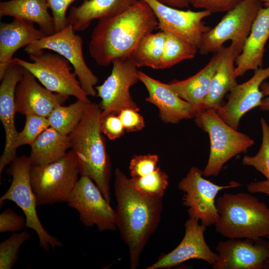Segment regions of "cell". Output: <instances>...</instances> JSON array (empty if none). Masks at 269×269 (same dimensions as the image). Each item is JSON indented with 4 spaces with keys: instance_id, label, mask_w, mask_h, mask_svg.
Instances as JSON below:
<instances>
[{
    "instance_id": "cell-1",
    "label": "cell",
    "mask_w": 269,
    "mask_h": 269,
    "mask_svg": "<svg viewBox=\"0 0 269 269\" xmlns=\"http://www.w3.org/2000/svg\"><path fill=\"white\" fill-rule=\"evenodd\" d=\"M114 174L117 227L129 249L130 269H135L142 252L160 222L163 198L150 197L138 191L119 168L115 169Z\"/></svg>"
},
{
    "instance_id": "cell-2",
    "label": "cell",
    "mask_w": 269,
    "mask_h": 269,
    "mask_svg": "<svg viewBox=\"0 0 269 269\" xmlns=\"http://www.w3.org/2000/svg\"><path fill=\"white\" fill-rule=\"evenodd\" d=\"M158 26L149 5L137 0L123 12L99 20L91 35L90 54L97 64L107 67L116 59L130 57L142 38Z\"/></svg>"
},
{
    "instance_id": "cell-3",
    "label": "cell",
    "mask_w": 269,
    "mask_h": 269,
    "mask_svg": "<svg viewBox=\"0 0 269 269\" xmlns=\"http://www.w3.org/2000/svg\"><path fill=\"white\" fill-rule=\"evenodd\" d=\"M101 113L99 105L89 103L80 123L68 136L80 176L90 178L110 203L111 164L100 128Z\"/></svg>"
},
{
    "instance_id": "cell-4",
    "label": "cell",
    "mask_w": 269,
    "mask_h": 269,
    "mask_svg": "<svg viewBox=\"0 0 269 269\" xmlns=\"http://www.w3.org/2000/svg\"><path fill=\"white\" fill-rule=\"evenodd\" d=\"M215 231L228 239L269 237V207L245 192L224 193L216 200Z\"/></svg>"
},
{
    "instance_id": "cell-5",
    "label": "cell",
    "mask_w": 269,
    "mask_h": 269,
    "mask_svg": "<svg viewBox=\"0 0 269 269\" xmlns=\"http://www.w3.org/2000/svg\"><path fill=\"white\" fill-rule=\"evenodd\" d=\"M197 126L210 139V153L204 176H216L230 159L247 151L254 141L226 124L213 109H204L194 118Z\"/></svg>"
},
{
    "instance_id": "cell-6",
    "label": "cell",
    "mask_w": 269,
    "mask_h": 269,
    "mask_svg": "<svg viewBox=\"0 0 269 269\" xmlns=\"http://www.w3.org/2000/svg\"><path fill=\"white\" fill-rule=\"evenodd\" d=\"M80 177L76 156L71 149L53 162L31 165L30 179L37 206L67 202Z\"/></svg>"
},
{
    "instance_id": "cell-7",
    "label": "cell",
    "mask_w": 269,
    "mask_h": 269,
    "mask_svg": "<svg viewBox=\"0 0 269 269\" xmlns=\"http://www.w3.org/2000/svg\"><path fill=\"white\" fill-rule=\"evenodd\" d=\"M31 62L18 57L12 61L30 72L48 90L67 99L73 96L90 103L77 76L72 72V66L61 55L38 50L28 54Z\"/></svg>"
},
{
    "instance_id": "cell-8",
    "label": "cell",
    "mask_w": 269,
    "mask_h": 269,
    "mask_svg": "<svg viewBox=\"0 0 269 269\" xmlns=\"http://www.w3.org/2000/svg\"><path fill=\"white\" fill-rule=\"evenodd\" d=\"M10 163L6 172L12 177V181L7 191L0 197V204L6 200L11 201L22 210L26 227L36 232L40 246L44 251L61 247L62 243L47 232L37 213L36 198L30 179L31 162L29 156H16Z\"/></svg>"
},
{
    "instance_id": "cell-9",
    "label": "cell",
    "mask_w": 269,
    "mask_h": 269,
    "mask_svg": "<svg viewBox=\"0 0 269 269\" xmlns=\"http://www.w3.org/2000/svg\"><path fill=\"white\" fill-rule=\"evenodd\" d=\"M263 4L260 0H244L227 12L220 22L203 34L198 48L202 55L217 53L228 40L240 54Z\"/></svg>"
},
{
    "instance_id": "cell-10",
    "label": "cell",
    "mask_w": 269,
    "mask_h": 269,
    "mask_svg": "<svg viewBox=\"0 0 269 269\" xmlns=\"http://www.w3.org/2000/svg\"><path fill=\"white\" fill-rule=\"evenodd\" d=\"M203 176V170L193 166L179 182L178 187L184 193L183 204L188 207L189 217L200 221L208 227L215 225L219 219L216 197L220 191L241 185L232 181L227 185H219Z\"/></svg>"
},
{
    "instance_id": "cell-11",
    "label": "cell",
    "mask_w": 269,
    "mask_h": 269,
    "mask_svg": "<svg viewBox=\"0 0 269 269\" xmlns=\"http://www.w3.org/2000/svg\"><path fill=\"white\" fill-rule=\"evenodd\" d=\"M69 24L62 30L46 35L24 47L27 54L38 50L53 51L67 59L72 65L80 85L88 96H97L95 86L99 81L87 65L83 53V40Z\"/></svg>"
},
{
    "instance_id": "cell-12",
    "label": "cell",
    "mask_w": 269,
    "mask_h": 269,
    "mask_svg": "<svg viewBox=\"0 0 269 269\" xmlns=\"http://www.w3.org/2000/svg\"><path fill=\"white\" fill-rule=\"evenodd\" d=\"M112 64L110 75L102 84L95 87L97 96L101 99V117L118 115L125 109L139 111L130 93L131 87L139 81L137 67L131 57L116 59Z\"/></svg>"
},
{
    "instance_id": "cell-13",
    "label": "cell",
    "mask_w": 269,
    "mask_h": 269,
    "mask_svg": "<svg viewBox=\"0 0 269 269\" xmlns=\"http://www.w3.org/2000/svg\"><path fill=\"white\" fill-rule=\"evenodd\" d=\"M67 203L78 212L85 226L95 225L100 232L117 230L115 210L89 177L80 176Z\"/></svg>"
},
{
    "instance_id": "cell-14",
    "label": "cell",
    "mask_w": 269,
    "mask_h": 269,
    "mask_svg": "<svg viewBox=\"0 0 269 269\" xmlns=\"http://www.w3.org/2000/svg\"><path fill=\"white\" fill-rule=\"evenodd\" d=\"M213 269H264L269 257V242L265 238L228 239L219 241Z\"/></svg>"
},
{
    "instance_id": "cell-15",
    "label": "cell",
    "mask_w": 269,
    "mask_h": 269,
    "mask_svg": "<svg viewBox=\"0 0 269 269\" xmlns=\"http://www.w3.org/2000/svg\"><path fill=\"white\" fill-rule=\"evenodd\" d=\"M151 8L161 31L173 33L198 48L203 34L210 28L203 21L211 13L206 10H183L156 0H143Z\"/></svg>"
},
{
    "instance_id": "cell-16",
    "label": "cell",
    "mask_w": 269,
    "mask_h": 269,
    "mask_svg": "<svg viewBox=\"0 0 269 269\" xmlns=\"http://www.w3.org/2000/svg\"><path fill=\"white\" fill-rule=\"evenodd\" d=\"M185 234L179 244L169 253L161 255L146 269H169L192 259L201 260L212 265L217 259L207 244L204 233L207 227L189 218L184 224Z\"/></svg>"
},
{
    "instance_id": "cell-17",
    "label": "cell",
    "mask_w": 269,
    "mask_h": 269,
    "mask_svg": "<svg viewBox=\"0 0 269 269\" xmlns=\"http://www.w3.org/2000/svg\"><path fill=\"white\" fill-rule=\"evenodd\" d=\"M269 78V66L254 70L248 81L237 84L229 93L227 102L216 110L228 125L238 130L241 118L252 109L261 105L264 97L260 86Z\"/></svg>"
},
{
    "instance_id": "cell-18",
    "label": "cell",
    "mask_w": 269,
    "mask_h": 269,
    "mask_svg": "<svg viewBox=\"0 0 269 269\" xmlns=\"http://www.w3.org/2000/svg\"><path fill=\"white\" fill-rule=\"evenodd\" d=\"M24 68L12 61L0 85V120L3 127L5 142L0 158V174L16 157L14 148L18 134L15 125V94L17 85L22 77Z\"/></svg>"
},
{
    "instance_id": "cell-19",
    "label": "cell",
    "mask_w": 269,
    "mask_h": 269,
    "mask_svg": "<svg viewBox=\"0 0 269 269\" xmlns=\"http://www.w3.org/2000/svg\"><path fill=\"white\" fill-rule=\"evenodd\" d=\"M139 80L148 93L145 101L155 105L159 111V117L166 124H178L183 120L195 118L197 111L180 98L169 87L144 73L138 71Z\"/></svg>"
},
{
    "instance_id": "cell-20",
    "label": "cell",
    "mask_w": 269,
    "mask_h": 269,
    "mask_svg": "<svg viewBox=\"0 0 269 269\" xmlns=\"http://www.w3.org/2000/svg\"><path fill=\"white\" fill-rule=\"evenodd\" d=\"M36 78L24 68L22 77L15 94L16 112L23 115H36L47 118L52 110L67 100L41 86Z\"/></svg>"
},
{
    "instance_id": "cell-21",
    "label": "cell",
    "mask_w": 269,
    "mask_h": 269,
    "mask_svg": "<svg viewBox=\"0 0 269 269\" xmlns=\"http://www.w3.org/2000/svg\"><path fill=\"white\" fill-rule=\"evenodd\" d=\"M269 38V7L258 13L241 53L235 60V75L243 76L249 70L262 68L265 45Z\"/></svg>"
},
{
    "instance_id": "cell-22",
    "label": "cell",
    "mask_w": 269,
    "mask_h": 269,
    "mask_svg": "<svg viewBox=\"0 0 269 269\" xmlns=\"http://www.w3.org/2000/svg\"><path fill=\"white\" fill-rule=\"evenodd\" d=\"M46 35L32 23L14 18L0 25V80L3 78L13 55L22 47Z\"/></svg>"
},
{
    "instance_id": "cell-23",
    "label": "cell",
    "mask_w": 269,
    "mask_h": 269,
    "mask_svg": "<svg viewBox=\"0 0 269 269\" xmlns=\"http://www.w3.org/2000/svg\"><path fill=\"white\" fill-rule=\"evenodd\" d=\"M217 52L219 54L218 65L203 110L213 109L216 111L222 107L226 95L238 84L234 64L240 53L231 44L228 47L223 46Z\"/></svg>"
},
{
    "instance_id": "cell-24",
    "label": "cell",
    "mask_w": 269,
    "mask_h": 269,
    "mask_svg": "<svg viewBox=\"0 0 269 269\" xmlns=\"http://www.w3.org/2000/svg\"><path fill=\"white\" fill-rule=\"evenodd\" d=\"M219 61V54L217 52L205 66L195 75L185 80H174L168 83L180 98L192 105L198 113L203 110Z\"/></svg>"
},
{
    "instance_id": "cell-25",
    "label": "cell",
    "mask_w": 269,
    "mask_h": 269,
    "mask_svg": "<svg viewBox=\"0 0 269 269\" xmlns=\"http://www.w3.org/2000/svg\"><path fill=\"white\" fill-rule=\"evenodd\" d=\"M137 0H84L79 6L71 8L67 16L69 24L76 31L86 30L93 20L120 14L132 6Z\"/></svg>"
},
{
    "instance_id": "cell-26",
    "label": "cell",
    "mask_w": 269,
    "mask_h": 269,
    "mask_svg": "<svg viewBox=\"0 0 269 269\" xmlns=\"http://www.w3.org/2000/svg\"><path fill=\"white\" fill-rule=\"evenodd\" d=\"M46 0H9L0 2V15L34 23L46 35L56 32Z\"/></svg>"
},
{
    "instance_id": "cell-27",
    "label": "cell",
    "mask_w": 269,
    "mask_h": 269,
    "mask_svg": "<svg viewBox=\"0 0 269 269\" xmlns=\"http://www.w3.org/2000/svg\"><path fill=\"white\" fill-rule=\"evenodd\" d=\"M31 146L29 156L32 165H43L62 157L70 148L68 135L62 134L51 127L44 130Z\"/></svg>"
},
{
    "instance_id": "cell-28",
    "label": "cell",
    "mask_w": 269,
    "mask_h": 269,
    "mask_svg": "<svg viewBox=\"0 0 269 269\" xmlns=\"http://www.w3.org/2000/svg\"><path fill=\"white\" fill-rule=\"evenodd\" d=\"M164 41V31L149 33L140 41L130 57L137 68L159 69Z\"/></svg>"
},
{
    "instance_id": "cell-29",
    "label": "cell",
    "mask_w": 269,
    "mask_h": 269,
    "mask_svg": "<svg viewBox=\"0 0 269 269\" xmlns=\"http://www.w3.org/2000/svg\"><path fill=\"white\" fill-rule=\"evenodd\" d=\"M89 103L77 99L69 106H57L47 118L50 127L68 135L80 123Z\"/></svg>"
},
{
    "instance_id": "cell-30",
    "label": "cell",
    "mask_w": 269,
    "mask_h": 269,
    "mask_svg": "<svg viewBox=\"0 0 269 269\" xmlns=\"http://www.w3.org/2000/svg\"><path fill=\"white\" fill-rule=\"evenodd\" d=\"M165 32V41L159 69L169 68L180 62L193 59L198 48L169 32Z\"/></svg>"
},
{
    "instance_id": "cell-31",
    "label": "cell",
    "mask_w": 269,
    "mask_h": 269,
    "mask_svg": "<svg viewBox=\"0 0 269 269\" xmlns=\"http://www.w3.org/2000/svg\"><path fill=\"white\" fill-rule=\"evenodd\" d=\"M130 180L138 191L154 198H163L168 186V176L159 167L147 175Z\"/></svg>"
},
{
    "instance_id": "cell-32",
    "label": "cell",
    "mask_w": 269,
    "mask_h": 269,
    "mask_svg": "<svg viewBox=\"0 0 269 269\" xmlns=\"http://www.w3.org/2000/svg\"><path fill=\"white\" fill-rule=\"evenodd\" d=\"M262 139L258 152L254 156L245 155L242 160L244 165L252 166L269 179V125L264 118L260 120Z\"/></svg>"
},
{
    "instance_id": "cell-33",
    "label": "cell",
    "mask_w": 269,
    "mask_h": 269,
    "mask_svg": "<svg viewBox=\"0 0 269 269\" xmlns=\"http://www.w3.org/2000/svg\"><path fill=\"white\" fill-rule=\"evenodd\" d=\"M24 231L13 234L0 244V269H11L16 262L21 246L30 238Z\"/></svg>"
},
{
    "instance_id": "cell-34",
    "label": "cell",
    "mask_w": 269,
    "mask_h": 269,
    "mask_svg": "<svg viewBox=\"0 0 269 269\" xmlns=\"http://www.w3.org/2000/svg\"><path fill=\"white\" fill-rule=\"evenodd\" d=\"M50 127L47 118L36 115L25 116V122L23 130L18 133L14 148L23 145L31 146L38 136L46 129Z\"/></svg>"
},
{
    "instance_id": "cell-35",
    "label": "cell",
    "mask_w": 269,
    "mask_h": 269,
    "mask_svg": "<svg viewBox=\"0 0 269 269\" xmlns=\"http://www.w3.org/2000/svg\"><path fill=\"white\" fill-rule=\"evenodd\" d=\"M158 161V156L155 154L134 155L129 167L131 178L141 177L153 172Z\"/></svg>"
},
{
    "instance_id": "cell-36",
    "label": "cell",
    "mask_w": 269,
    "mask_h": 269,
    "mask_svg": "<svg viewBox=\"0 0 269 269\" xmlns=\"http://www.w3.org/2000/svg\"><path fill=\"white\" fill-rule=\"evenodd\" d=\"M52 12L56 32L68 24L66 12L70 5L76 0H46Z\"/></svg>"
},
{
    "instance_id": "cell-37",
    "label": "cell",
    "mask_w": 269,
    "mask_h": 269,
    "mask_svg": "<svg viewBox=\"0 0 269 269\" xmlns=\"http://www.w3.org/2000/svg\"><path fill=\"white\" fill-rule=\"evenodd\" d=\"M100 128L102 133L110 140L119 138L125 131L118 115L113 114L100 117Z\"/></svg>"
},
{
    "instance_id": "cell-38",
    "label": "cell",
    "mask_w": 269,
    "mask_h": 269,
    "mask_svg": "<svg viewBox=\"0 0 269 269\" xmlns=\"http://www.w3.org/2000/svg\"><path fill=\"white\" fill-rule=\"evenodd\" d=\"M244 0H191L190 4L212 13L228 12Z\"/></svg>"
},
{
    "instance_id": "cell-39",
    "label": "cell",
    "mask_w": 269,
    "mask_h": 269,
    "mask_svg": "<svg viewBox=\"0 0 269 269\" xmlns=\"http://www.w3.org/2000/svg\"><path fill=\"white\" fill-rule=\"evenodd\" d=\"M26 226V219L7 208L0 214V232H16Z\"/></svg>"
},
{
    "instance_id": "cell-40",
    "label": "cell",
    "mask_w": 269,
    "mask_h": 269,
    "mask_svg": "<svg viewBox=\"0 0 269 269\" xmlns=\"http://www.w3.org/2000/svg\"><path fill=\"white\" fill-rule=\"evenodd\" d=\"M118 115L125 131L128 132L139 131L145 127L143 117L135 110L123 109Z\"/></svg>"
},
{
    "instance_id": "cell-41",
    "label": "cell",
    "mask_w": 269,
    "mask_h": 269,
    "mask_svg": "<svg viewBox=\"0 0 269 269\" xmlns=\"http://www.w3.org/2000/svg\"><path fill=\"white\" fill-rule=\"evenodd\" d=\"M247 189L250 193H262L269 196V179L256 181L249 183Z\"/></svg>"
},
{
    "instance_id": "cell-42",
    "label": "cell",
    "mask_w": 269,
    "mask_h": 269,
    "mask_svg": "<svg viewBox=\"0 0 269 269\" xmlns=\"http://www.w3.org/2000/svg\"><path fill=\"white\" fill-rule=\"evenodd\" d=\"M260 88L264 97H267L263 99L261 105L259 107L260 109L262 111L269 112V83L264 82L261 84Z\"/></svg>"
},
{
    "instance_id": "cell-43",
    "label": "cell",
    "mask_w": 269,
    "mask_h": 269,
    "mask_svg": "<svg viewBox=\"0 0 269 269\" xmlns=\"http://www.w3.org/2000/svg\"><path fill=\"white\" fill-rule=\"evenodd\" d=\"M161 3L174 8L187 7L190 4L191 0H156Z\"/></svg>"
},
{
    "instance_id": "cell-44",
    "label": "cell",
    "mask_w": 269,
    "mask_h": 269,
    "mask_svg": "<svg viewBox=\"0 0 269 269\" xmlns=\"http://www.w3.org/2000/svg\"><path fill=\"white\" fill-rule=\"evenodd\" d=\"M265 7H269V0H260Z\"/></svg>"
},
{
    "instance_id": "cell-45",
    "label": "cell",
    "mask_w": 269,
    "mask_h": 269,
    "mask_svg": "<svg viewBox=\"0 0 269 269\" xmlns=\"http://www.w3.org/2000/svg\"><path fill=\"white\" fill-rule=\"evenodd\" d=\"M267 239L268 240V241L269 242V237ZM264 269H269V257L268 259V260H267V261H266V263L265 264Z\"/></svg>"
}]
</instances>
